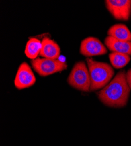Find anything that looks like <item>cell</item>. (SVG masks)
Returning a JSON list of instances; mask_svg holds the SVG:
<instances>
[{"mask_svg":"<svg viewBox=\"0 0 131 146\" xmlns=\"http://www.w3.org/2000/svg\"><path fill=\"white\" fill-rule=\"evenodd\" d=\"M130 91L125 71L121 70L97 94L99 100L106 106L122 108L128 103Z\"/></svg>","mask_w":131,"mask_h":146,"instance_id":"cell-1","label":"cell"},{"mask_svg":"<svg viewBox=\"0 0 131 146\" xmlns=\"http://www.w3.org/2000/svg\"><path fill=\"white\" fill-rule=\"evenodd\" d=\"M87 63L89 72L90 91H97L104 88L114 75L113 68L108 63L97 62L87 58Z\"/></svg>","mask_w":131,"mask_h":146,"instance_id":"cell-2","label":"cell"},{"mask_svg":"<svg viewBox=\"0 0 131 146\" xmlns=\"http://www.w3.org/2000/svg\"><path fill=\"white\" fill-rule=\"evenodd\" d=\"M67 81L70 86L77 90L84 92L90 91L89 72L85 62H79L74 66Z\"/></svg>","mask_w":131,"mask_h":146,"instance_id":"cell-3","label":"cell"},{"mask_svg":"<svg viewBox=\"0 0 131 146\" xmlns=\"http://www.w3.org/2000/svg\"><path fill=\"white\" fill-rule=\"evenodd\" d=\"M34 70L41 77H46L55 73L61 72L67 68L65 62L58 59L37 58L31 62Z\"/></svg>","mask_w":131,"mask_h":146,"instance_id":"cell-4","label":"cell"},{"mask_svg":"<svg viewBox=\"0 0 131 146\" xmlns=\"http://www.w3.org/2000/svg\"><path fill=\"white\" fill-rule=\"evenodd\" d=\"M106 7L118 20L127 21L131 15V0H107Z\"/></svg>","mask_w":131,"mask_h":146,"instance_id":"cell-5","label":"cell"},{"mask_svg":"<svg viewBox=\"0 0 131 146\" xmlns=\"http://www.w3.org/2000/svg\"><path fill=\"white\" fill-rule=\"evenodd\" d=\"M36 78L31 68L26 62H23L19 66L15 76V87L19 90L26 89L34 86Z\"/></svg>","mask_w":131,"mask_h":146,"instance_id":"cell-6","label":"cell"},{"mask_svg":"<svg viewBox=\"0 0 131 146\" xmlns=\"http://www.w3.org/2000/svg\"><path fill=\"white\" fill-rule=\"evenodd\" d=\"M79 52L82 55L88 57L104 55L108 53V50L98 38L88 37L81 42Z\"/></svg>","mask_w":131,"mask_h":146,"instance_id":"cell-7","label":"cell"},{"mask_svg":"<svg viewBox=\"0 0 131 146\" xmlns=\"http://www.w3.org/2000/svg\"><path fill=\"white\" fill-rule=\"evenodd\" d=\"M42 48L40 55L44 58L58 59L60 56L61 49L59 45L53 40L44 38L41 42Z\"/></svg>","mask_w":131,"mask_h":146,"instance_id":"cell-8","label":"cell"},{"mask_svg":"<svg viewBox=\"0 0 131 146\" xmlns=\"http://www.w3.org/2000/svg\"><path fill=\"white\" fill-rule=\"evenodd\" d=\"M105 44L112 52L131 56V42L118 40L111 36H107L105 39Z\"/></svg>","mask_w":131,"mask_h":146,"instance_id":"cell-9","label":"cell"},{"mask_svg":"<svg viewBox=\"0 0 131 146\" xmlns=\"http://www.w3.org/2000/svg\"><path fill=\"white\" fill-rule=\"evenodd\" d=\"M108 36L124 42H131V32L124 24H115L107 32Z\"/></svg>","mask_w":131,"mask_h":146,"instance_id":"cell-10","label":"cell"},{"mask_svg":"<svg viewBox=\"0 0 131 146\" xmlns=\"http://www.w3.org/2000/svg\"><path fill=\"white\" fill-rule=\"evenodd\" d=\"M41 48V42L36 38H31L27 43L25 54L28 58L35 60L40 54Z\"/></svg>","mask_w":131,"mask_h":146,"instance_id":"cell-11","label":"cell"},{"mask_svg":"<svg viewBox=\"0 0 131 146\" xmlns=\"http://www.w3.org/2000/svg\"><path fill=\"white\" fill-rule=\"evenodd\" d=\"M110 62L113 67L120 69L126 66L130 61V57L128 54L112 52L109 54Z\"/></svg>","mask_w":131,"mask_h":146,"instance_id":"cell-12","label":"cell"},{"mask_svg":"<svg viewBox=\"0 0 131 146\" xmlns=\"http://www.w3.org/2000/svg\"><path fill=\"white\" fill-rule=\"evenodd\" d=\"M126 79L128 86L131 90V68L129 69L126 73Z\"/></svg>","mask_w":131,"mask_h":146,"instance_id":"cell-13","label":"cell"}]
</instances>
